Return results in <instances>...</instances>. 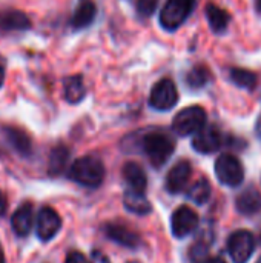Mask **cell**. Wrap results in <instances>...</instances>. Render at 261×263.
<instances>
[{
    "instance_id": "1",
    "label": "cell",
    "mask_w": 261,
    "mask_h": 263,
    "mask_svg": "<svg viewBox=\"0 0 261 263\" xmlns=\"http://www.w3.org/2000/svg\"><path fill=\"white\" fill-rule=\"evenodd\" d=\"M68 176L83 186L97 188L105 179V165L95 156H83L71 165Z\"/></svg>"
},
{
    "instance_id": "2",
    "label": "cell",
    "mask_w": 261,
    "mask_h": 263,
    "mask_svg": "<svg viewBox=\"0 0 261 263\" xmlns=\"http://www.w3.org/2000/svg\"><path fill=\"white\" fill-rule=\"evenodd\" d=\"M142 148L152 166H163L175 149V142L171 136L165 133H149L142 140Z\"/></svg>"
},
{
    "instance_id": "3",
    "label": "cell",
    "mask_w": 261,
    "mask_h": 263,
    "mask_svg": "<svg viewBox=\"0 0 261 263\" xmlns=\"http://www.w3.org/2000/svg\"><path fill=\"white\" fill-rule=\"evenodd\" d=\"M195 8V0H166L160 12V25L166 31L178 29Z\"/></svg>"
},
{
    "instance_id": "4",
    "label": "cell",
    "mask_w": 261,
    "mask_h": 263,
    "mask_svg": "<svg viewBox=\"0 0 261 263\" xmlns=\"http://www.w3.org/2000/svg\"><path fill=\"white\" fill-rule=\"evenodd\" d=\"M206 111L202 106H188L182 109L172 120V129L175 134L186 137L197 134L203 126H206Z\"/></svg>"
},
{
    "instance_id": "5",
    "label": "cell",
    "mask_w": 261,
    "mask_h": 263,
    "mask_svg": "<svg viewBox=\"0 0 261 263\" xmlns=\"http://www.w3.org/2000/svg\"><path fill=\"white\" fill-rule=\"evenodd\" d=\"M215 176L220 183L235 188L245 179V170L240 160L232 154H222L215 162Z\"/></svg>"
},
{
    "instance_id": "6",
    "label": "cell",
    "mask_w": 261,
    "mask_h": 263,
    "mask_svg": "<svg viewBox=\"0 0 261 263\" xmlns=\"http://www.w3.org/2000/svg\"><path fill=\"white\" fill-rule=\"evenodd\" d=\"M177 102H178V91L171 79L158 80L149 94V105L157 111H169L177 105Z\"/></svg>"
},
{
    "instance_id": "7",
    "label": "cell",
    "mask_w": 261,
    "mask_h": 263,
    "mask_svg": "<svg viewBox=\"0 0 261 263\" xmlns=\"http://www.w3.org/2000/svg\"><path fill=\"white\" fill-rule=\"evenodd\" d=\"M228 250L234 263H248L255 250V239L252 233L240 230L228 239Z\"/></svg>"
},
{
    "instance_id": "8",
    "label": "cell",
    "mask_w": 261,
    "mask_h": 263,
    "mask_svg": "<svg viewBox=\"0 0 261 263\" xmlns=\"http://www.w3.org/2000/svg\"><path fill=\"white\" fill-rule=\"evenodd\" d=\"M197 227H198V216L192 208L183 205L174 211L172 219H171V228L175 237L183 239L189 236L191 233H194Z\"/></svg>"
},
{
    "instance_id": "9",
    "label": "cell",
    "mask_w": 261,
    "mask_h": 263,
    "mask_svg": "<svg viewBox=\"0 0 261 263\" xmlns=\"http://www.w3.org/2000/svg\"><path fill=\"white\" fill-rule=\"evenodd\" d=\"M222 145L223 134L217 126H203L192 139V146L200 154H212L218 151Z\"/></svg>"
},
{
    "instance_id": "10",
    "label": "cell",
    "mask_w": 261,
    "mask_h": 263,
    "mask_svg": "<svg viewBox=\"0 0 261 263\" xmlns=\"http://www.w3.org/2000/svg\"><path fill=\"white\" fill-rule=\"evenodd\" d=\"M62 228V219L58 213L49 206H45L38 211L37 216V236L40 240H51Z\"/></svg>"
},
{
    "instance_id": "11",
    "label": "cell",
    "mask_w": 261,
    "mask_h": 263,
    "mask_svg": "<svg viewBox=\"0 0 261 263\" xmlns=\"http://www.w3.org/2000/svg\"><path fill=\"white\" fill-rule=\"evenodd\" d=\"M192 176V166L188 160H180L175 163L166 176V188L172 194L182 193Z\"/></svg>"
},
{
    "instance_id": "12",
    "label": "cell",
    "mask_w": 261,
    "mask_h": 263,
    "mask_svg": "<svg viewBox=\"0 0 261 263\" xmlns=\"http://www.w3.org/2000/svg\"><path fill=\"white\" fill-rule=\"evenodd\" d=\"M123 179L126 182V191H132V193H143L146 191L148 186V177L145 170L134 163V162H128L123 166Z\"/></svg>"
},
{
    "instance_id": "13",
    "label": "cell",
    "mask_w": 261,
    "mask_h": 263,
    "mask_svg": "<svg viewBox=\"0 0 261 263\" xmlns=\"http://www.w3.org/2000/svg\"><path fill=\"white\" fill-rule=\"evenodd\" d=\"M31 28L29 17L18 9L0 11V31H26Z\"/></svg>"
},
{
    "instance_id": "14",
    "label": "cell",
    "mask_w": 261,
    "mask_h": 263,
    "mask_svg": "<svg viewBox=\"0 0 261 263\" xmlns=\"http://www.w3.org/2000/svg\"><path fill=\"white\" fill-rule=\"evenodd\" d=\"M32 223H34V210L29 203H23L12 214V219H11L12 231L18 237H26L31 233Z\"/></svg>"
},
{
    "instance_id": "15",
    "label": "cell",
    "mask_w": 261,
    "mask_h": 263,
    "mask_svg": "<svg viewBox=\"0 0 261 263\" xmlns=\"http://www.w3.org/2000/svg\"><path fill=\"white\" fill-rule=\"evenodd\" d=\"M235 208L243 216H254L261 211V194L255 188H246L235 199Z\"/></svg>"
},
{
    "instance_id": "16",
    "label": "cell",
    "mask_w": 261,
    "mask_h": 263,
    "mask_svg": "<svg viewBox=\"0 0 261 263\" xmlns=\"http://www.w3.org/2000/svg\"><path fill=\"white\" fill-rule=\"evenodd\" d=\"M105 231H106V236H108L111 240H114V242H117V243H120V245H123V247H126V248H135V247L140 243L138 234L134 233V231H132L131 228H128L126 225L108 223L106 228H105Z\"/></svg>"
},
{
    "instance_id": "17",
    "label": "cell",
    "mask_w": 261,
    "mask_h": 263,
    "mask_svg": "<svg viewBox=\"0 0 261 263\" xmlns=\"http://www.w3.org/2000/svg\"><path fill=\"white\" fill-rule=\"evenodd\" d=\"M95 14H97V6L94 2L91 0H85L82 2L77 9L74 11V15L71 18V26L74 29H83V28H88L92 20L95 18Z\"/></svg>"
},
{
    "instance_id": "18",
    "label": "cell",
    "mask_w": 261,
    "mask_h": 263,
    "mask_svg": "<svg viewBox=\"0 0 261 263\" xmlns=\"http://www.w3.org/2000/svg\"><path fill=\"white\" fill-rule=\"evenodd\" d=\"M206 18L209 22V26L214 32L222 34L228 29L229 25V14L222 9L220 6L214 5V3H208L206 6Z\"/></svg>"
},
{
    "instance_id": "19",
    "label": "cell",
    "mask_w": 261,
    "mask_h": 263,
    "mask_svg": "<svg viewBox=\"0 0 261 263\" xmlns=\"http://www.w3.org/2000/svg\"><path fill=\"white\" fill-rule=\"evenodd\" d=\"M63 96L69 103H78L83 100V97L86 96V86L82 76H71L65 80Z\"/></svg>"
},
{
    "instance_id": "20",
    "label": "cell",
    "mask_w": 261,
    "mask_h": 263,
    "mask_svg": "<svg viewBox=\"0 0 261 263\" xmlns=\"http://www.w3.org/2000/svg\"><path fill=\"white\" fill-rule=\"evenodd\" d=\"M125 206L135 214H148L151 211V203L148 202L146 196L143 193H132V191H126L125 197H123Z\"/></svg>"
},
{
    "instance_id": "21",
    "label": "cell",
    "mask_w": 261,
    "mask_h": 263,
    "mask_svg": "<svg viewBox=\"0 0 261 263\" xmlns=\"http://www.w3.org/2000/svg\"><path fill=\"white\" fill-rule=\"evenodd\" d=\"M5 133H6L8 142L14 146V149H17L22 154H29L31 140L23 131H20L17 128H5Z\"/></svg>"
},
{
    "instance_id": "22",
    "label": "cell",
    "mask_w": 261,
    "mask_h": 263,
    "mask_svg": "<svg viewBox=\"0 0 261 263\" xmlns=\"http://www.w3.org/2000/svg\"><path fill=\"white\" fill-rule=\"evenodd\" d=\"M211 197V183L208 179H198L188 191V199L197 205H203Z\"/></svg>"
},
{
    "instance_id": "23",
    "label": "cell",
    "mask_w": 261,
    "mask_h": 263,
    "mask_svg": "<svg viewBox=\"0 0 261 263\" xmlns=\"http://www.w3.org/2000/svg\"><path fill=\"white\" fill-rule=\"evenodd\" d=\"M209 80H211V71L203 65L194 66L186 76V83L192 89H200V88L206 86Z\"/></svg>"
},
{
    "instance_id": "24",
    "label": "cell",
    "mask_w": 261,
    "mask_h": 263,
    "mask_svg": "<svg viewBox=\"0 0 261 263\" xmlns=\"http://www.w3.org/2000/svg\"><path fill=\"white\" fill-rule=\"evenodd\" d=\"M229 76H231V80L240 88L254 89L257 85V76L252 71H248L243 68H232Z\"/></svg>"
},
{
    "instance_id": "25",
    "label": "cell",
    "mask_w": 261,
    "mask_h": 263,
    "mask_svg": "<svg viewBox=\"0 0 261 263\" xmlns=\"http://www.w3.org/2000/svg\"><path fill=\"white\" fill-rule=\"evenodd\" d=\"M68 149L65 146H58L52 151L51 154V159H49V171L52 174H57L63 170V166L66 165V160H68Z\"/></svg>"
},
{
    "instance_id": "26",
    "label": "cell",
    "mask_w": 261,
    "mask_h": 263,
    "mask_svg": "<svg viewBox=\"0 0 261 263\" xmlns=\"http://www.w3.org/2000/svg\"><path fill=\"white\" fill-rule=\"evenodd\" d=\"M158 0H137V12L142 17H151L157 9Z\"/></svg>"
},
{
    "instance_id": "27",
    "label": "cell",
    "mask_w": 261,
    "mask_h": 263,
    "mask_svg": "<svg viewBox=\"0 0 261 263\" xmlns=\"http://www.w3.org/2000/svg\"><path fill=\"white\" fill-rule=\"evenodd\" d=\"M65 263H88V259H86L82 253H78V251H71V253L66 256Z\"/></svg>"
},
{
    "instance_id": "28",
    "label": "cell",
    "mask_w": 261,
    "mask_h": 263,
    "mask_svg": "<svg viewBox=\"0 0 261 263\" xmlns=\"http://www.w3.org/2000/svg\"><path fill=\"white\" fill-rule=\"evenodd\" d=\"M88 263H111V262H109V259H108L103 253H100V251H94Z\"/></svg>"
},
{
    "instance_id": "29",
    "label": "cell",
    "mask_w": 261,
    "mask_h": 263,
    "mask_svg": "<svg viewBox=\"0 0 261 263\" xmlns=\"http://www.w3.org/2000/svg\"><path fill=\"white\" fill-rule=\"evenodd\" d=\"M6 208H8V200H6V196L0 191V217L6 213Z\"/></svg>"
},
{
    "instance_id": "30",
    "label": "cell",
    "mask_w": 261,
    "mask_h": 263,
    "mask_svg": "<svg viewBox=\"0 0 261 263\" xmlns=\"http://www.w3.org/2000/svg\"><path fill=\"white\" fill-rule=\"evenodd\" d=\"M3 82H5V68H3V65L0 63V88L3 86Z\"/></svg>"
},
{
    "instance_id": "31",
    "label": "cell",
    "mask_w": 261,
    "mask_h": 263,
    "mask_svg": "<svg viewBox=\"0 0 261 263\" xmlns=\"http://www.w3.org/2000/svg\"><path fill=\"white\" fill-rule=\"evenodd\" d=\"M205 263H226L222 257H211V259H208Z\"/></svg>"
},
{
    "instance_id": "32",
    "label": "cell",
    "mask_w": 261,
    "mask_h": 263,
    "mask_svg": "<svg viewBox=\"0 0 261 263\" xmlns=\"http://www.w3.org/2000/svg\"><path fill=\"white\" fill-rule=\"evenodd\" d=\"M0 263H5V253H3L2 247H0Z\"/></svg>"
},
{
    "instance_id": "33",
    "label": "cell",
    "mask_w": 261,
    "mask_h": 263,
    "mask_svg": "<svg viewBox=\"0 0 261 263\" xmlns=\"http://www.w3.org/2000/svg\"><path fill=\"white\" fill-rule=\"evenodd\" d=\"M255 8H257L258 12H261V0H257V2H255Z\"/></svg>"
},
{
    "instance_id": "34",
    "label": "cell",
    "mask_w": 261,
    "mask_h": 263,
    "mask_svg": "<svg viewBox=\"0 0 261 263\" xmlns=\"http://www.w3.org/2000/svg\"><path fill=\"white\" fill-rule=\"evenodd\" d=\"M128 263H140V262H128Z\"/></svg>"
},
{
    "instance_id": "35",
    "label": "cell",
    "mask_w": 261,
    "mask_h": 263,
    "mask_svg": "<svg viewBox=\"0 0 261 263\" xmlns=\"http://www.w3.org/2000/svg\"><path fill=\"white\" fill-rule=\"evenodd\" d=\"M257 263H261V259H260V260H258V262H257Z\"/></svg>"
},
{
    "instance_id": "36",
    "label": "cell",
    "mask_w": 261,
    "mask_h": 263,
    "mask_svg": "<svg viewBox=\"0 0 261 263\" xmlns=\"http://www.w3.org/2000/svg\"><path fill=\"white\" fill-rule=\"evenodd\" d=\"M260 240H261V236H260Z\"/></svg>"
}]
</instances>
